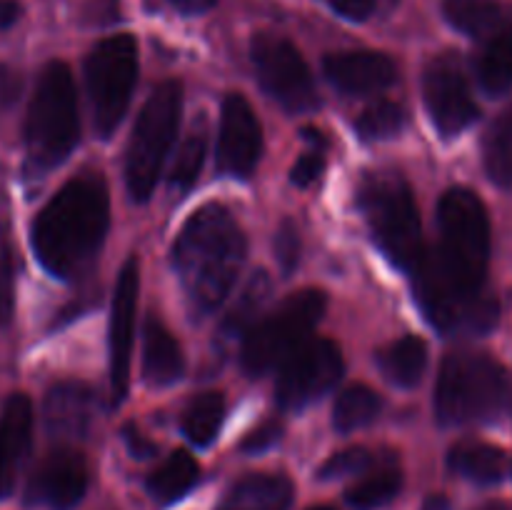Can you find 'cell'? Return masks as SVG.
I'll list each match as a JSON object with an SVG mask.
<instances>
[{"label":"cell","instance_id":"cell-1","mask_svg":"<svg viewBox=\"0 0 512 510\" xmlns=\"http://www.w3.org/2000/svg\"><path fill=\"white\" fill-rule=\"evenodd\" d=\"M438 228L440 243L425 245L410 278L425 318L440 333L460 335L483 318L490 298V220L478 193L450 188L438 203Z\"/></svg>","mask_w":512,"mask_h":510},{"label":"cell","instance_id":"cell-2","mask_svg":"<svg viewBox=\"0 0 512 510\" xmlns=\"http://www.w3.org/2000/svg\"><path fill=\"white\" fill-rule=\"evenodd\" d=\"M245 253V233L223 205L208 203L185 220L173 243V268L198 318L225 303L235 288Z\"/></svg>","mask_w":512,"mask_h":510},{"label":"cell","instance_id":"cell-3","mask_svg":"<svg viewBox=\"0 0 512 510\" xmlns=\"http://www.w3.org/2000/svg\"><path fill=\"white\" fill-rule=\"evenodd\" d=\"M110 225L108 185L100 175L68 180L33 223V250L40 265L70 280L95 258Z\"/></svg>","mask_w":512,"mask_h":510},{"label":"cell","instance_id":"cell-4","mask_svg":"<svg viewBox=\"0 0 512 510\" xmlns=\"http://www.w3.org/2000/svg\"><path fill=\"white\" fill-rule=\"evenodd\" d=\"M512 403L510 373L473 350L445 355L435 385V415L443 425L493 423Z\"/></svg>","mask_w":512,"mask_h":510},{"label":"cell","instance_id":"cell-5","mask_svg":"<svg viewBox=\"0 0 512 510\" xmlns=\"http://www.w3.org/2000/svg\"><path fill=\"white\" fill-rule=\"evenodd\" d=\"M80 138L78 98L73 73L65 63L45 65L30 98L25 120V168L30 175H45L58 168Z\"/></svg>","mask_w":512,"mask_h":510},{"label":"cell","instance_id":"cell-6","mask_svg":"<svg viewBox=\"0 0 512 510\" xmlns=\"http://www.w3.org/2000/svg\"><path fill=\"white\" fill-rule=\"evenodd\" d=\"M358 208L375 245L405 273H413L423 255V228L408 180L398 170H368L358 183Z\"/></svg>","mask_w":512,"mask_h":510},{"label":"cell","instance_id":"cell-7","mask_svg":"<svg viewBox=\"0 0 512 510\" xmlns=\"http://www.w3.org/2000/svg\"><path fill=\"white\" fill-rule=\"evenodd\" d=\"M180 115L183 85L178 80H165L145 100L125 153V183L135 203H145L153 195L160 170L178 135Z\"/></svg>","mask_w":512,"mask_h":510},{"label":"cell","instance_id":"cell-8","mask_svg":"<svg viewBox=\"0 0 512 510\" xmlns=\"http://www.w3.org/2000/svg\"><path fill=\"white\" fill-rule=\"evenodd\" d=\"M328 295L323 290L305 288L288 295L275 310L250 328L240 348V363L250 378L280 368L290 355L308 343L315 325L323 320Z\"/></svg>","mask_w":512,"mask_h":510},{"label":"cell","instance_id":"cell-9","mask_svg":"<svg viewBox=\"0 0 512 510\" xmlns=\"http://www.w3.org/2000/svg\"><path fill=\"white\" fill-rule=\"evenodd\" d=\"M138 83V43L133 35H108L85 58L93 128L100 138H110L128 113L130 95Z\"/></svg>","mask_w":512,"mask_h":510},{"label":"cell","instance_id":"cell-10","mask_svg":"<svg viewBox=\"0 0 512 510\" xmlns=\"http://www.w3.org/2000/svg\"><path fill=\"white\" fill-rule=\"evenodd\" d=\"M255 75L265 93L288 113H310L320 105L313 73L300 50L283 35L260 33L250 43Z\"/></svg>","mask_w":512,"mask_h":510},{"label":"cell","instance_id":"cell-11","mask_svg":"<svg viewBox=\"0 0 512 510\" xmlns=\"http://www.w3.org/2000/svg\"><path fill=\"white\" fill-rule=\"evenodd\" d=\"M343 353L333 340H308L280 365L275 398L283 410H300L323 398L343 378Z\"/></svg>","mask_w":512,"mask_h":510},{"label":"cell","instance_id":"cell-12","mask_svg":"<svg viewBox=\"0 0 512 510\" xmlns=\"http://www.w3.org/2000/svg\"><path fill=\"white\" fill-rule=\"evenodd\" d=\"M423 98L430 120L445 138L460 135L480 115L463 63L455 53H443L430 60L423 73Z\"/></svg>","mask_w":512,"mask_h":510},{"label":"cell","instance_id":"cell-13","mask_svg":"<svg viewBox=\"0 0 512 510\" xmlns=\"http://www.w3.org/2000/svg\"><path fill=\"white\" fill-rule=\"evenodd\" d=\"M140 293V263L130 255L123 263L118 283L113 290L110 305V405L118 408L128 395L130 385V355H133L135 338V313H138Z\"/></svg>","mask_w":512,"mask_h":510},{"label":"cell","instance_id":"cell-14","mask_svg":"<svg viewBox=\"0 0 512 510\" xmlns=\"http://www.w3.org/2000/svg\"><path fill=\"white\" fill-rule=\"evenodd\" d=\"M263 155V125L240 93L225 95L218 128V170L230 178H250Z\"/></svg>","mask_w":512,"mask_h":510},{"label":"cell","instance_id":"cell-15","mask_svg":"<svg viewBox=\"0 0 512 510\" xmlns=\"http://www.w3.org/2000/svg\"><path fill=\"white\" fill-rule=\"evenodd\" d=\"M88 490V465L75 448H55L45 455L28 483V503L50 510H73Z\"/></svg>","mask_w":512,"mask_h":510},{"label":"cell","instance_id":"cell-16","mask_svg":"<svg viewBox=\"0 0 512 510\" xmlns=\"http://www.w3.org/2000/svg\"><path fill=\"white\" fill-rule=\"evenodd\" d=\"M33 443V403L28 395L13 393L0 410V500L18 488L20 473Z\"/></svg>","mask_w":512,"mask_h":510},{"label":"cell","instance_id":"cell-17","mask_svg":"<svg viewBox=\"0 0 512 510\" xmlns=\"http://www.w3.org/2000/svg\"><path fill=\"white\" fill-rule=\"evenodd\" d=\"M325 78L345 95H370L390 88L398 78L395 63L375 50H348L323 60Z\"/></svg>","mask_w":512,"mask_h":510},{"label":"cell","instance_id":"cell-18","mask_svg":"<svg viewBox=\"0 0 512 510\" xmlns=\"http://www.w3.org/2000/svg\"><path fill=\"white\" fill-rule=\"evenodd\" d=\"M93 393L88 385L65 380L45 395V425L58 438H83L93 420Z\"/></svg>","mask_w":512,"mask_h":510},{"label":"cell","instance_id":"cell-19","mask_svg":"<svg viewBox=\"0 0 512 510\" xmlns=\"http://www.w3.org/2000/svg\"><path fill=\"white\" fill-rule=\"evenodd\" d=\"M475 78L488 95L498 98L512 88V10L478 40Z\"/></svg>","mask_w":512,"mask_h":510},{"label":"cell","instance_id":"cell-20","mask_svg":"<svg viewBox=\"0 0 512 510\" xmlns=\"http://www.w3.org/2000/svg\"><path fill=\"white\" fill-rule=\"evenodd\" d=\"M143 378L153 388H165L183 378L185 358L175 335L155 315L145 320Z\"/></svg>","mask_w":512,"mask_h":510},{"label":"cell","instance_id":"cell-21","mask_svg":"<svg viewBox=\"0 0 512 510\" xmlns=\"http://www.w3.org/2000/svg\"><path fill=\"white\" fill-rule=\"evenodd\" d=\"M295 488L290 478L273 473L245 475L220 500L218 510H290Z\"/></svg>","mask_w":512,"mask_h":510},{"label":"cell","instance_id":"cell-22","mask_svg":"<svg viewBox=\"0 0 512 510\" xmlns=\"http://www.w3.org/2000/svg\"><path fill=\"white\" fill-rule=\"evenodd\" d=\"M448 465L460 478L478 485H500L512 478V458L503 448L478 440H463L448 455Z\"/></svg>","mask_w":512,"mask_h":510},{"label":"cell","instance_id":"cell-23","mask_svg":"<svg viewBox=\"0 0 512 510\" xmlns=\"http://www.w3.org/2000/svg\"><path fill=\"white\" fill-rule=\"evenodd\" d=\"M270 293H273V283H270V275L265 270L250 275V280L245 283V288L240 290V295L235 298V303L230 305L228 315L223 318L218 330V343H233V340H243L250 333L255 323L263 318V310L268 305Z\"/></svg>","mask_w":512,"mask_h":510},{"label":"cell","instance_id":"cell-24","mask_svg":"<svg viewBox=\"0 0 512 510\" xmlns=\"http://www.w3.org/2000/svg\"><path fill=\"white\" fill-rule=\"evenodd\" d=\"M378 368L398 388H413L428 368V345L418 335H403L380 350Z\"/></svg>","mask_w":512,"mask_h":510},{"label":"cell","instance_id":"cell-25","mask_svg":"<svg viewBox=\"0 0 512 510\" xmlns=\"http://www.w3.org/2000/svg\"><path fill=\"white\" fill-rule=\"evenodd\" d=\"M198 478V460L185 450H175L148 475L145 485H148V493L153 495V500H158L160 505H170L185 498L195 488Z\"/></svg>","mask_w":512,"mask_h":510},{"label":"cell","instance_id":"cell-26","mask_svg":"<svg viewBox=\"0 0 512 510\" xmlns=\"http://www.w3.org/2000/svg\"><path fill=\"white\" fill-rule=\"evenodd\" d=\"M223 420L225 398L218 390H208V393H200L190 400L188 408L183 410V418H180V430L195 448H208L218 438Z\"/></svg>","mask_w":512,"mask_h":510},{"label":"cell","instance_id":"cell-27","mask_svg":"<svg viewBox=\"0 0 512 510\" xmlns=\"http://www.w3.org/2000/svg\"><path fill=\"white\" fill-rule=\"evenodd\" d=\"M443 13L455 30L480 40L508 15V8L500 0H443Z\"/></svg>","mask_w":512,"mask_h":510},{"label":"cell","instance_id":"cell-28","mask_svg":"<svg viewBox=\"0 0 512 510\" xmlns=\"http://www.w3.org/2000/svg\"><path fill=\"white\" fill-rule=\"evenodd\" d=\"M403 488V473L395 463L380 465L345 490V500L355 510H378L388 505Z\"/></svg>","mask_w":512,"mask_h":510},{"label":"cell","instance_id":"cell-29","mask_svg":"<svg viewBox=\"0 0 512 510\" xmlns=\"http://www.w3.org/2000/svg\"><path fill=\"white\" fill-rule=\"evenodd\" d=\"M205 155H208V128H205V118H198V123L190 128V133L180 143L178 158L170 168L168 183L175 195H185L193 190L205 165Z\"/></svg>","mask_w":512,"mask_h":510},{"label":"cell","instance_id":"cell-30","mask_svg":"<svg viewBox=\"0 0 512 510\" xmlns=\"http://www.w3.org/2000/svg\"><path fill=\"white\" fill-rule=\"evenodd\" d=\"M383 410V400L368 385L358 383L345 388L333 405V425L338 433H353L373 423Z\"/></svg>","mask_w":512,"mask_h":510},{"label":"cell","instance_id":"cell-31","mask_svg":"<svg viewBox=\"0 0 512 510\" xmlns=\"http://www.w3.org/2000/svg\"><path fill=\"white\" fill-rule=\"evenodd\" d=\"M483 155L490 180L498 185H512V103L490 125Z\"/></svg>","mask_w":512,"mask_h":510},{"label":"cell","instance_id":"cell-32","mask_svg":"<svg viewBox=\"0 0 512 510\" xmlns=\"http://www.w3.org/2000/svg\"><path fill=\"white\" fill-rule=\"evenodd\" d=\"M405 123H408V115L403 105L393 100H378L360 113L355 130L363 140H388L395 138L405 128Z\"/></svg>","mask_w":512,"mask_h":510},{"label":"cell","instance_id":"cell-33","mask_svg":"<svg viewBox=\"0 0 512 510\" xmlns=\"http://www.w3.org/2000/svg\"><path fill=\"white\" fill-rule=\"evenodd\" d=\"M373 465V453L368 448H348L330 455L318 470L320 480H338L348 475H360Z\"/></svg>","mask_w":512,"mask_h":510},{"label":"cell","instance_id":"cell-34","mask_svg":"<svg viewBox=\"0 0 512 510\" xmlns=\"http://www.w3.org/2000/svg\"><path fill=\"white\" fill-rule=\"evenodd\" d=\"M273 248L275 255H278L280 270H283L285 275L293 273L300 265V230L290 218H285L283 223L278 225V230H275Z\"/></svg>","mask_w":512,"mask_h":510},{"label":"cell","instance_id":"cell-35","mask_svg":"<svg viewBox=\"0 0 512 510\" xmlns=\"http://www.w3.org/2000/svg\"><path fill=\"white\" fill-rule=\"evenodd\" d=\"M13 295H15L13 248H10L5 235H0V325H8L10 313H13Z\"/></svg>","mask_w":512,"mask_h":510},{"label":"cell","instance_id":"cell-36","mask_svg":"<svg viewBox=\"0 0 512 510\" xmlns=\"http://www.w3.org/2000/svg\"><path fill=\"white\" fill-rule=\"evenodd\" d=\"M325 170V148H318V145H310L308 153H303L298 158V163L293 165V173H290V180H293L298 188H310L315 180L323 175Z\"/></svg>","mask_w":512,"mask_h":510},{"label":"cell","instance_id":"cell-37","mask_svg":"<svg viewBox=\"0 0 512 510\" xmlns=\"http://www.w3.org/2000/svg\"><path fill=\"white\" fill-rule=\"evenodd\" d=\"M280 438H283V423H280V420H268V423L258 425V428L243 440V450L250 455L265 453V450L273 448Z\"/></svg>","mask_w":512,"mask_h":510},{"label":"cell","instance_id":"cell-38","mask_svg":"<svg viewBox=\"0 0 512 510\" xmlns=\"http://www.w3.org/2000/svg\"><path fill=\"white\" fill-rule=\"evenodd\" d=\"M328 3L340 18L353 20V23H365L375 13L378 0H328Z\"/></svg>","mask_w":512,"mask_h":510},{"label":"cell","instance_id":"cell-39","mask_svg":"<svg viewBox=\"0 0 512 510\" xmlns=\"http://www.w3.org/2000/svg\"><path fill=\"white\" fill-rule=\"evenodd\" d=\"M123 438H125V443H128L130 453H133L135 458H150V455L158 453V445L150 443V440L145 438V435L140 433L138 428H133V425H125Z\"/></svg>","mask_w":512,"mask_h":510},{"label":"cell","instance_id":"cell-40","mask_svg":"<svg viewBox=\"0 0 512 510\" xmlns=\"http://www.w3.org/2000/svg\"><path fill=\"white\" fill-rule=\"evenodd\" d=\"M88 15L95 25L113 23L118 20V0H93Z\"/></svg>","mask_w":512,"mask_h":510},{"label":"cell","instance_id":"cell-41","mask_svg":"<svg viewBox=\"0 0 512 510\" xmlns=\"http://www.w3.org/2000/svg\"><path fill=\"white\" fill-rule=\"evenodd\" d=\"M170 5L183 15H203L213 10L218 0H170Z\"/></svg>","mask_w":512,"mask_h":510},{"label":"cell","instance_id":"cell-42","mask_svg":"<svg viewBox=\"0 0 512 510\" xmlns=\"http://www.w3.org/2000/svg\"><path fill=\"white\" fill-rule=\"evenodd\" d=\"M23 15V5L18 0H0V30L13 28Z\"/></svg>","mask_w":512,"mask_h":510},{"label":"cell","instance_id":"cell-43","mask_svg":"<svg viewBox=\"0 0 512 510\" xmlns=\"http://www.w3.org/2000/svg\"><path fill=\"white\" fill-rule=\"evenodd\" d=\"M423 510H448V500H445L443 495H433V498H428V503L423 505Z\"/></svg>","mask_w":512,"mask_h":510},{"label":"cell","instance_id":"cell-44","mask_svg":"<svg viewBox=\"0 0 512 510\" xmlns=\"http://www.w3.org/2000/svg\"><path fill=\"white\" fill-rule=\"evenodd\" d=\"M480 510H508V505H503V503H490V505H485V508H480Z\"/></svg>","mask_w":512,"mask_h":510},{"label":"cell","instance_id":"cell-45","mask_svg":"<svg viewBox=\"0 0 512 510\" xmlns=\"http://www.w3.org/2000/svg\"><path fill=\"white\" fill-rule=\"evenodd\" d=\"M308 510H335V508H330V505H315V508H308Z\"/></svg>","mask_w":512,"mask_h":510}]
</instances>
